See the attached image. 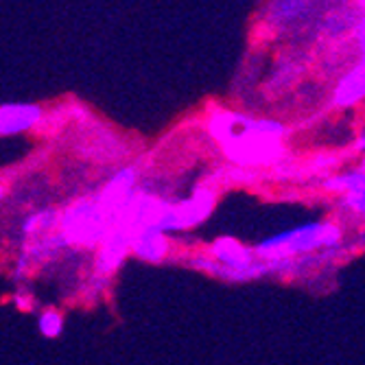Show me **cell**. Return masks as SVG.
<instances>
[{
	"mask_svg": "<svg viewBox=\"0 0 365 365\" xmlns=\"http://www.w3.org/2000/svg\"><path fill=\"white\" fill-rule=\"evenodd\" d=\"M359 149H363V151H365V138H361V140H359Z\"/></svg>",
	"mask_w": 365,
	"mask_h": 365,
	"instance_id": "52a82bcc",
	"label": "cell"
},
{
	"mask_svg": "<svg viewBox=\"0 0 365 365\" xmlns=\"http://www.w3.org/2000/svg\"><path fill=\"white\" fill-rule=\"evenodd\" d=\"M217 252H219V256L221 258H225L227 262H232L235 267L241 272V267H245V264L250 262V258H247V254L239 247V245H235L232 241H223L219 247H217Z\"/></svg>",
	"mask_w": 365,
	"mask_h": 365,
	"instance_id": "277c9868",
	"label": "cell"
},
{
	"mask_svg": "<svg viewBox=\"0 0 365 365\" xmlns=\"http://www.w3.org/2000/svg\"><path fill=\"white\" fill-rule=\"evenodd\" d=\"M330 227H319V225H307L300 230H293L287 232L282 237H276L272 241H267L264 245H260V252H300V250H311L319 243H326L328 235H330Z\"/></svg>",
	"mask_w": 365,
	"mask_h": 365,
	"instance_id": "6da1fadb",
	"label": "cell"
},
{
	"mask_svg": "<svg viewBox=\"0 0 365 365\" xmlns=\"http://www.w3.org/2000/svg\"><path fill=\"white\" fill-rule=\"evenodd\" d=\"M363 94H365V68H359L344 81V86L337 92V98L339 103H352Z\"/></svg>",
	"mask_w": 365,
	"mask_h": 365,
	"instance_id": "3957f363",
	"label": "cell"
},
{
	"mask_svg": "<svg viewBox=\"0 0 365 365\" xmlns=\"http://www.w3.org/2000/svg\"><path fill=\"white\" fill-rule=\"evenodd\" d=\"M350 204H352L354 208H359V210H365V184H363L359 190H354V192L350 195Z\"/></svg>",
	"mask_w": 365,
	"mask_h": 365,
	"instance_id": "8992f818",
	"label": "cell"
},
{
	"mask_svg": "<svg viewBox=\"0 0 365 365\" xmlns=\"http://www.w3.org/2000/svg\"><path fill=\"white\" fill-rule=\"evenodd\" d=\"M38 114L40 112L36 108H29V106L5 108L3 110V131L5 134H9V131H22L38 118Z\"/></svg>",
	"mask_w": 365,
	"mask_h": 365,
	"instance_id": "7a4b0ae2",
	"label": "cell"
},
{
	"mask_svg": "<svg viewBox=\"0 0 365 365\" xmlns=\"http://www.w3.org/2000/svg\"><path fill=\"white\" fill-rule=\"evenodd\" d=\"M40 326H42V330H44V335H57L59 333V328H61V319L55 315V313H48V315H44L42 317V322H40Z\"/></svg>",
	"mask_w": 365,
	"mask_h": 365,
	"instance_id": "5b68a950",
	"label": "cell"
}]
</instances>
